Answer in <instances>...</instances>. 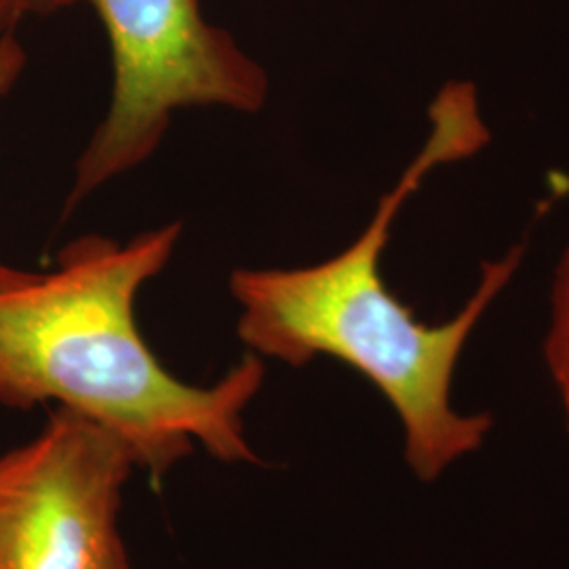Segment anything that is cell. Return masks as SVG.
Masks as SVG:
<instances>
[{
  "instance_id": "1",
  "label": "cell",
  "mask_w": 569,
  "mask_h": 569,
  "mask_svg": "<svg viewBox=\"0 0 569 569\" xmlns=\"http://www.w3.org/2000/svg\"><path fill=\"white\" fill-rule=\"evenodd\" d=\"M428 121L422 150L345 251L300 268H239L228 281L241 308L237 333L249 352L289 367L331 357L380 390L403 430L407 467L422 483L441 479L488 441L491 416L453 406V378L470 336L523 262V247H515L481 266L467 305L443 323L420 321L388 289L380 262L407 199L428 173L475 157L489 142L472 82H448Z\"/></svg>"
},
{
  "instance_id": "4",
  "label": "cell",
  "mask_w": 569,
  "mask_h": 569,
  "mask_svg": "<svg viewBox=\"0 0 569 569\" xmlns=\"http://www.w3.org/2000/svg\"><path fill=\"white\" fill-rule=\"evenodd\" d=\"M133 470L117 435L56 407L0 453V569H131L119 510Z\"/></svg>"
},
{
  "instance_id": "3",
  "label": "cell",
  "mask_w": 569,
  "mask_h": 569,
  "mask_svg": "<svg viewBox=\"0 0 569 569\" xmlns=\"http://www.w3.org/2000/svg\"><path fill=\"white\" fill-rule=\"evenodd\" d=\"M87 2L112 56V100L77 163L68 209L103 183L146 163L176 110L220 106L260 112L266 70L224 28L204 20L199 0H53V11Z\"/></svg>"
},
{
  "instance_id": "8",
  "label": "cell",
  "mask_w": 569,
  "mask_h": 569,
  "mask_svg": "<svg viewBox=\"0 0 569 569\" xmlns=\"http://www.w3.org/2000/svg\"><path fill=\"white\" fill-rule=\"evenodd\" d=\"M545 357L555 378V385L559 388L569 428V350H545Z\"/></svg>"
},
{
  "instance_id": "6",
  "label": "cell",
  "mask_w": 569,
  "mask_h": 569,
  "mask_svg": "<svg viewBox=\"0 0 569 569\" xmlns=\"http://www.w3.org/2000/svg\"><path fill=\"white\" fill-rule=\"evenodd\" d=\"M545 350H569V247L555 272L550 296V329Z\"/></svg>"
},
{
  "instance_id": "5",
  "label": "cell",
  "mask_w": 569,
  "mask_h": 569,
  "mask_svg": "<svg viewBox=\"0 0 569 569\" xmlns=\"http://www.w3.org/2000/svg\"><path fill=\"white\" fill-rule=\"evenodd\" d=\"M26 63H28V56L16 32L0 34V100L9 96L11 89L18 84ZM32 274L34 272H23L18 268L0 264V289L26 283L28 279H32Z\"/></svg>"
},
{
  "instance_id": "2",
  "label": "cell",
  "mask_w": 569,
  "mask_h": 569,
  "mask_svg": "<svg viewBox=\"0 0 569 569\" xmlns=\"http://www.w3.org/2000/svg\"><path fill=\"white\" fill-rule=\"evenodd\" d=\"M180 234V224L127 243L87 234L61 249L53 272L0 289V406L81 413L117 435L152 483L197 446L228 465L258 462L243 418L264 385L262 357L247 352L211 387L188 385L136 323V298Z\"/></svg>"
},
{
  "instance_id": "7",
  "label": "cell",
  "mask_w": 569,
  "mask_h": 569,
  "mask_svg": "<svg viewBox=\"0 0 569 569\" xmlns=\"http://www.w3.org/2000/svg\"><path fill=\"white\" fill-rule=\"evenodd\" d=\"M53 11V0H0V34L16 32L21 21L30 16Z\"/></svg>"
}]
</instances>
